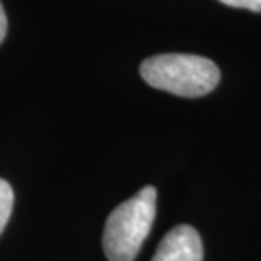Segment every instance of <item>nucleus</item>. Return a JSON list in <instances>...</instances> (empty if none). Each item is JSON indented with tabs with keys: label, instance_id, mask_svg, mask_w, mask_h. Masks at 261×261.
Here are the masks:
<instances>
[{
	"label": "nucleus",
	"instance_id": "obj_1",
	"mask_svg": "<svg viewBox=\"0 0 261 261\" xmlns=\"http://www.w3.org/2000/svg\"><path fill=\"white\" fill-rule=\"evenodd\" d=\"M141 77L155 89L180 97L211 93L221 82V70L213 60L197 55H157L140 66Z\"/></svg>",
	"mask_w": 261,
	"mask_h": 261
},
{
	"label": "nucleus",
	"instance_id": "obj_5",
	"mask_svg": "<svg viewBox=\"0 0 261 261\" xmlns=\"http://www.w3.org/2000/svg\"><path fill=\"white\" fill-rule=\"evenodd\" d=\"M226 6H232V8H244V10H252V12H261V0H219Z\"/></svg>",
	"mask_w": 261,
	"mask_h": 261
},
{
	"label": "nucleus",
	"instance_id": "obj_4",
	"mask_svg": "<svg viewBox=\"0 0 261 261\" xmlns=\"http://www.w3.org/2000/svg\"><path fill=\"white\" fill-rule=\"evenodd\" d=\"M14 209V190L4 178H0V234L4 232Z\"/></svg>",
	"mask_w": 261,
	"mask_h": 261
},
{
	"label": "nucleus",
	"instance_id": "obj_6",
	"mask_svg": "<svg viewBox=\"0 0 261 261\" xmlns=\"http://www.w3.org/2000/svg\"><path fill=\"white\" fill-rule=\"evenodd\" d=\"M6 31H8V19H6L4 6H2V2H0V43L6 37Z\"/></svg>",
	"mask_w": 261,
	"mask_h": 261
},
{
	"label": "nucleus",
	"instance_id": "obj_3",
	"mask_svg": "<svg viewBox=\"0 0 261 261\" xmlns=\"http://www.w3.org/2000/svg\"><path fill=\"white\" fill-rule=\"evenodd\" d=\"M151 261H203L201 236L190 224H178L165 234Z\"/></svg>",
	"mask_w": 261,
	"mask_h": 261
},
{
	"label": "nucleus",
	"instance_id": "obj_2",
	"mask_svg": "<svg viewBox=\"0 0 261 261\" xmlns=\"http://www.w3.org/2000/svg\"><path fill=\"white\" fill-rule=\"evenodd\" d=\"M157 213V190L141 188L116 207L105 224L103 250L109 261H134L140 253Z\"/></svg>",
	"mask_w": 261,
	"mask_h": 261
}]
</instances>
